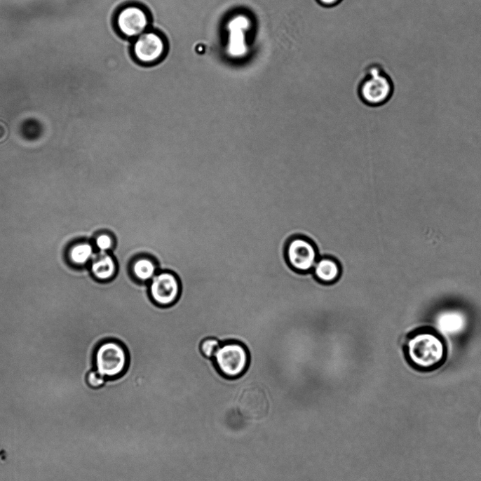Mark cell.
Wrapping results in <instances>:
<instances>
[{
  "instance_id": "1",
  "label": "cell",
  "mask_w": 481,
  "mask_h": 481,
  "mask_svg": "<svg viewBox=\"0 0 481 481\" xmlns=\"http://www.w3.org/2000/svg\"><path fill=\"white\" fill-rule=\"evenodd\" d=\"M403 352L409 367L419 374L435 372L445 365L447 346L442 335L431 327H421L405 339Z\"/></svg>"
},
{
  "instance_id": "2",
  "label": "cell",
  "mask_w": 481,
  "mask_h": 481,
  "mask_svg": "<svg viewBox=\"0 0 481 481\" xmlns=\"http://www.w3.org/2000/svg\"><path fill=\"white\" fill-rule=\"evenodd\" d=\"M129 355L124 344L116 340L100 344L95 351V370L107 379L123 376L128 367Z\"/></svg>"
},
{
  "instance_id": "3",
  "label": "cell",
  "mask_w": 481,
  "mask_h": 481,
  "mask_svg": "<svg viewBox=\"0 0 481 481\" xmlns=\"http://www.w3.org/2000/svg\"><path fill=\"white\" fill-rule=\"evenodd\" d=\"M219 372L229 379L242 377L248 371L250 356L243 343L227 341L221 344L213 357Z\"/></svg>"
},
{
  "instance_id": "4",
  "label": "cell",
  "mask_w": 481,
  "mask_h": 481,
  "mask_svg": "<svg viewBox=\"0 0 481 481\" xmlns=\"http://www.w3.org/2000/svg\"><path fill=\"white\" fill-rule=\"evenodd\" d=\"M369 74L370 77L359 86V95L370 105H381L388 102L393 93V81L378 67H372Z\"/></svg>"
},
{
  "instance_id": "5",
  "label": "cell",
  "mask_w": 481,
  "mask_h": 481,
  "mask_svg": "<svg viewBox=\"0 0 481 481\" xmlns=\"http://www.w3.org/2000/svg\"><path fill=\"white\" fill-rule=\"evenodd\" d=\"M285 252L290 266L298 272H309L317 263L318 248L312 240L306 237L297 236L291 238Z\"/></svg>"
},
{
  "instance_id": "6",
  "label": "cell",
  "mask_w": 481,
  "mask_h": 481,
  "mask_svg": "<svg viewBox=\"0 0 481 481\" xmlns=\"http://www.w3.org/2000/svg\"><path fill=\"white\" fill-rule=\"evenodd\" d=\"M149 294L159 306L175 304L181 294V283L177 276L170 271H160L149 283Z\"/></svg>"
},
{
  "instance_id": "7",
  "label": "cell",
  "mask_w": 481,
  "mask_h": 481,
  "mask_svg": "<svg viewBox=\"0 0 481 481\" xmlns=\"http://www.w3.org/2000/svg\"><path fill=\"white\" fill-rule=\"evenodd\" d=\"M238 408L240 414L248 419H264L270 409L269 400L266 391L258 386L246 388L239 395Z\"/></svg>"
},
{
  "instance_id": "8",
  "label": "cell",
  "mask_w": 481,
  "mask_h": 481,
  "mask_svg": "<svg viewBox=\"0 0 481 481\" xmlns=\"http://www.w3.org/2000/svg\"><path fill=\"white\" fill-rule=\"evenodd\" d=\"M149 24L147 13L138 6H129L120 11L116 25L120 32L128 38L138 37L145 33Z\"/></svg>"
},
{
  "instance_id": "9",
  "label": "cell",
  "mask_w": 481,
  "mask_h": 481,
  "mask_svg": "<svg viewBox=\"0 0 481 481\" xmlns=\"http://www.w3.org/2000/svg\"><path fill=\"white\" fill-rule=\"evenodd\" d=\"M165 46L163 38L155 32H145L135 42L134 52L142 63H154L164 55Z\"/></svg>"
},
{
  "instance_id": "10",
  "label": "cell",
  "mask_w": 481,
  "mask_h": 481,
  "mask_svg": "<svg viewBox=\"0 0 481 481\" xmlns=\"http://www.w3.org/2000/svg\"><path fill=\"white\" fill-rule=\"evenodd\" d=\"M250 22L245 16H237L229 22L227 52L233 57H242L247 52L246 32Z\"/></svg>"
},
{
  "instance_id": "11",
  "label": "cell",
  "mask_w": 481,
  "mask_h": 481,
  "mask_svg": "<svg viewBox=\"0 0 481 481\" xmlns=\"http://www.w3.org/2000/svg\"><path fill=\"white\" fill-rule=\"evenodd\" d=\"M88 266L93 278L100 282L112 280L117 273L116 261L109 252L95 253Z\"/></svg>"
},
{
  "instance_id": "12",
  "label": "cell",
  "mask_w": 481,
  "mask_h": 481,
  "mask_svg": "<svg viewBox=\"0 0 481 481\" xmlns=\"http://www.w3.org/2000/svg\"><path fill=\"white\" fill-rule=\"evenodd\" d=\"M160 271L156 260L144 254L136 256L130 264V272L133 277L138 282L149 284Z\"/></svg>"
},
{
  "instance_id": "13",
  "label": "cell",
  "mask_w": 481,
  "mask_h": 481,
  "mask_svg": "<svg viewBox=\"0 0 481 481\" xmlns=\"http://www.w3.org/2000/svg\"><path fill=\"white\" fill-rule=\"evenodd\" d=\"M314 276L320 283L332 284L336 282L341 274L339 264L332 259L323 258L317 262L314 268Z\"/></svg>"
},
{
  "instance_id": "14",
  "label": "cell",
  "mask_w": 481,
  "mask_h": 481,
  "mask_svg": "<svg viewBox=\"0 0 481 481\" xmlns=\"http://www.w3.org/2000/svg\"><path fill=\"white\" fill-rule=\"evenodd\" d=\"M93 247L89 243H79L72 246L67 252V260L76 268H84L89 265L95 255Z\"/></svg>"
},
{
  "instance_id": "15",
  "label": "cell",
  "mask_w": 481,
  "mask_h": 481,
  "mask_svg": "<svg viewBox=\"0 0 481 481\" xmlns=\"http://www.w3.org/2000/svg\"><path fill=\"white\" fill-rule=\"evenodd\" d=\"M465 323V318L461 313L456 311H449L440 315L437 323L444 332L453 334L462 330Z\"/></svg>"
},
{
  "instance_id": "16",
  "label": "cell",
  "mask_w": 481,
  "mask_h": 481,
  "mask_svg": "<svg viewBox=\"0 0 481 481\" xmlns=\"http://www.w3.org/2000/svg\"><path fill=\"white\" fill-rule=\"evenodd\" d=\"M221 344L222 342L218 339L215 337H208L201 341L200 349L205 357L213 358Z\"/></svg>"
},
{
  "instance_id": "17",
  "label": "cell",
  "mask_w": 481,
  "mask_h": 481,
  "mask_svg": "<svg viewBox=\"0 0 481 481\" xmlns=\"http://www.w3.org/2000/svg\"><path fill=\"white\" fill-rule=\"evenodd\" d=\"M95 247L100 252H108L114 249V238L108 234H101L95 239Z\"/></svg>"
},
{
  "instance_id": "18",
  "label": "cell",
  "mask_w": 481,
  "mask_h": 481,
  "mask_svg": "<svg viewBox=\"0 0 481 481\" xmlns=\"http://www.w3.org/2000/svg\"><path fill=\"white\" fill-rule=\"evenodd\" d=\"M107 380V379L104 377L95 370L90 372L86 377L87 384L93 389H99L103 387L105 385Z\"/></svg>"
},
{
  "instance_id": "19",
  "label": "cell",
  "mask_w": 481,
  "mask_h": 481,
  "mask_svg": "<svg viewBox=\"0 0 481 481\" xmlns=\"http://www.w3.org/2000/svg\"><path fill=\"white\" fill-rule=\"evenodd\" d=\"M318 1L324 6L331 7L339 4L340 0H318Z\"/></svg>"
}]
</instances>
